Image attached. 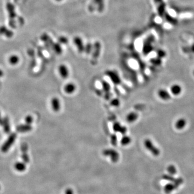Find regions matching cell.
Wrapping results in <instances>:
<instances>
[{
	"instance_id": "obj_8",
	"label": "cell",
	"mask_w": 194,
	"mask_h": 194,
	"mask_svg": "<svg viewBox=\"0 0 194 194\" xmlns=\"http://www.w3.org/2000/svg\"><path fill=\"white\" fill-rule=\"evenodd\" d=\"M51 106L53 111L58 112L61 109V102L59 99L57 97H53L51 100Z\"/></svg>"
},
{
	"instance_id": "obj_15",
	"label": "cell",
	"mask_w": 194,
	"mask_h": 194,
	"mask_svg": "<svg viewBox=\"0 0 194 194\" xmlns=\"http://www.w3.org/2000/svg\"><path fill=\"white\" fill-rule=\"evenodd\" d=\"M130 142H131V137L127 135H124L121 138L120 143L123 146L128 145L130 143Z\"/></svg>"
},
{
	"instance_id": "obj_23",
	"label": "cell",
	"mask_w": 194,
	"mask_h": 194,
	"mask_svg": "<svg viewBox=\"0 0 194 194\" xmlns=\"http://www.w3.org/2000/svg\"><path fill=\"white\" fill-rule=\"evenodd\" d=\"M190 48H191L192 52L194 53V44L193 45L191 46V47Z\"/></svg>"
},
{
	"instance_id": "obj_7",
	"label": "cell",
	"mask_w": 194,
	"mask_h": 194,
	"mask_svg": "<svg viewBox=\"0 0 194 194\" xmlns=\"http://www.w3.org/2000/svg\"><path fill=\"white\" fill-rule=\"evenodd\" d=\"M170 92L173 96H178L182 93V86L178 84H173L170 88Z\"/></svg>"
},
{
	"instance_id": "obj_4",
	"label": "cell",
	"mask_w": 194,
	"mask_h": 194,
	"mask_svg": "<svg viewBox=\"0 0 194 194\" xmlns=\"http://www.w3.org/2000/svg\"><path fill=\"white\" fill-rule=\"evenodd\" d=\"M58 72L61 77L63 79H66L69 77L70 71L68 67L65 65H61L58 68Z\"/></svg>"
},
{
	"instance_id": "obj_18",
	"label": "cell",
	"mask_w": 194,
	"mask_h": 194,
	"mask_svg": "<svg viewBox=\"0 0 194 194\" xmlns=\"http://www.w3.org/2000/svg\"><path fill=\"white\" fill-rule=\"evenodd\" d=\"M176 171H177L176 168L173 165H170L168 167V171L171 175H174V174H176Z\"/></svg>"
},
{
	"instance_id": "obj_13",
	"label": "cell",
	"mask_w": 194,
	"mask_h": 194,
	"mask_svg": "<svg viewBox=\"0 0 194 194\" xmlns=\"http://www.w3.org/2000/svg\"><path fill=\"white\" fill-rule=\"evenodd\" d=\"M3 122L2 126L3 127L4 132L5 133H9L10 132V126L9 119L8 117H5L3 119Z\"/></svg>"
},
{
	"instance_id": "obj_12",
	"label": "cell",
	"mask_w": 194,
	"mask_h": 194,
	"mask_svg": "<svg viewBox=\"0 0 194 194\" xmlns=\"http://www.w3.org/2000/svg\"><path fill=\"white\" fill-rule=\"evenodd\" d=\"M28 145L27 143H24L22 144V145L21 146V150L23 152V154H22V158L23 159L24 161L26 162H28L29 160V157L28 156V154L27 153V150H28Z\"/></svg>"
},
{
	"instance_id": "obj_22",
	"label": "cell",
	"mask_w": 194,
	"mask_h": 194,
	"mask_svg": "<svg viewBox=\"0 0 194 194\" xmlns=\"http://www.w3.org/2000/svg\"><path fill=\"white\" fill-rule=\"evenodd\" d=\"M3 119L1 117V113H0V126L3 125Z\"/></svg>"
},
{
	"instance_id": "obj_21",
	"label": "cell",
	"mask_w": 194,
	"mask_h": 194,
	"mask_svg": "<svg viewBox=\"0 0 194 194\" xmlns=\"http://www.w3.org/2000/svg\"><path fill=\"white\" fill-rule=\"evenodd\" d=\"M115 141L117 142V137L115 135H113L112 137H111V142H112V143H114V141Z\"/></svg>"
},
{
	"instance_id": "obj_25",
	"label": "cell",
	"mask_w": 194,
	"mask_h": 194,
	"mask_svg": "<svg viewBox=\"0 0 194 194\" xmlns=\"http://www.w3.org/2000/svg\"></svg>"
},
{
	"instance_id": "obj_9",
	"label": "cell",
	"mask_w": 194,
	"mask_h": 194,
	"mask_svg": "<svg viewBox=\"0 0 194 194\" xmlns=\"http://www.w3.org/2000/svg\"><path fill=\"white\" fill-rule=\"evenodd\" d=\"M32 129V126L31 125L24 124V125H20L17 126L16 127V131L19 133H25L28 132L31 130Z\"/></svg>"
},
{
	"instance_id": "obj_20",
	"label": "cell",
	"mask_w": 194,
	"mask_h": 194,
	"mask_svg": "<svg viewBox=\"0 0 194 194\" xmlns=\"http://www.w3.org/2000/svg\"><path fill=\"white\" fill-rule=\"evenodd\" d=\"M103 88L105 89L107 91H108L110 89V85L108 84V83H104L103 84Z\"/></svg>"
},
{
	"instance_id": "obj_19",
	"label": "cell",
	"mask_w": 194,
	"mask_h": 194,
	"mask_svg": "<svg viewBox=\"0 0 194 194\" xmlns=\"http://www.w3.org/2000/svg\"><path fill=\"white\" fill-rule=\"evenodd\" d=\"M24 120H25V122L26 124L31 125L33 122V117L31 115H28L27 116H26V117H25Z\"/></svg>"
},
{
	"instance_id": "obj_1",
	"label": "cell",
	"mask_w": 194,
	"mask_h": 194,
	"mask_svg": "<svg viewBox=\"0 0 194 194\" xmlns=\"http://www.w3.org/2000/svg\"><path fill=\"white\" fill-rule=\"evenodd\" d=\"M144 146L146 148L149 150L154 156H158L160 154V150L154 145L153 141L150 139H146L145 140Z\"/></svg>"
},
{
	"instance_id": "obj_17",
	"label": "cell",
	"mask_w": 194,
	"mask_h": 194,
	"mask_svg": "<svg viewBox=\"0 0 194 194\" xmlns=\"http://www.w3.org/2000/svg\"><path fill=\"white\" fill-rule=\"evenodd\" d=\"M18 61H19V58L18 57L16 56H12L9 58V63L13 65L17 64Z\"/></svg>"
},
{
	"instance_id": "obj_14",
	"label": "cell",
	"mask_w": 194,
	"mask_h": 194,
	"mask_svg": "<svg viewBox=\"0 0 194 194\" xmlns=\"http://www.w3.org/2000/svg\"><path fill=\"white\" fill-rule=\"evenodd\" d=\"M111 79L113 81V83H115V84H117L119 83L120 81V78L118 76L117 74L116 73L114 72H111L109 73V74Z\"/></svg>"
},
{
	"instance_id": "obj_2",
	"label": "cell",
	"mask_w": 194,
	"mask_h": 194,
	"mask_svg": "<svg viewBox=\"0 0 194 194\" xmlns=\"http://www.w3.org/2000/svg\"><path fill=\"white\" fill-rule=\"evenodd\" d=\"M16 137H17V134L15 133H12L10 134L9 136L8 139L5 141V142L3 143V145L1 147V150L5 153L9 150V148L11 147V146L13 145L14 142L16 140Z\"/></svg>"
},
{
	"instance_id": "obj_3",
	"label": "cell",
	"mask_w": 194,
	"mask_h": 194,
	"mask_svg": "<svg viewBox=\"0 0 194 194\" xmlns=\"http://www.w3.org/2000/svg\"><path fill=\"white\" fill-rule=\"evenodd\" d=\"M158 97L160 99L164 101L169 100L171 99L170 93L166 89H158Z\"/></svg>"
},
{
	"instance_id": "obj_16",
	"label": "cell",
	"mask_w": 194,
	"mask_h": 194,
	"mask_svg": "<svg viewBox=\"0 0 194 194\" xmlns=\"http://www.w3.org/2000/svg\"><path fill=\"white\" fill-rule=\"evenodd\" d=\"M15 168L16 169L18 170V171H23L25 169V166L23 163L22 162H17L16 163L15 165Z\"/></svg>"
},
{
	"instance_id": "obj_5",
	"label": "cell",
	"mask_w": 194,
	"mask_h": 194,
	"mask_svg": "<svg viewBox=\"0 0 194 194\" xmlns=\"http://www.w3.org/2000/svg\"><path fill=\"white\" fill-rule=\"evenodd\" d=\"M77 86L76 84L72 82L66 84L64 87V91L68 94H72L76 91Z\"/></svg>"
},
{
	"instance_id": "obj_10",
	"label": "cell",
	"mask_w": 194,
	"mask_h": 194,
	"mask_svg": "<svg viewBox=\"0 0 194 194\" xmlns=\"http://www.w3.org/2000/svg\"><path fill=\"white\" fill-rule=\"evenodd\" d=\"M113 130L115 132H120L121 133H126L127 129L125 127H123L120 125L119 122H115L113 126Z\"/></svg>"
},
{
	"instance_id": "obj_24",
	"label": "cell",
	"mask_w": 194,
	"mask_h": 194,
	"mask_svg": "<svg viewBox=\"0 0 194 194\" xmlns=\"http://www.w3.org/2000/svg\"><path fill=\"white\" fill-rule=\"evenodd\" d=\"M3 71H2L1 70H0V77L3 76Z\"/></svg>"
},
{
	"instance_id": "obj_11",
	"label": "cell",
	"mask_w": 194,
	"mask_h": 194,
	"mask_svg": "<svg viewBox=\"0 0 194 194\" xmlns=\"http://www.w3.org/2000/svg\"><path fill=\"white\" fill-rule=\"evenodd\" d=\"M138 119V114L135 112H131L126 116V120L129 123H133Z\"/></svg>"
},
{
	"instance_id": "obj_6",
	"label": "cell",
	"mask_w": 194,
	"mask_h": 194,
	"mask_svg": "<svg viewBox=\"0 0 194 194\" xmlns=\"http://www.w3.org/2000/svg\"><path fill=\"white\" fill-rule=\"evenodd\" d=\"M187 121L185 118L180 117L175 122L174 126L175 128L178 130H182L184 129L186 126Z\"/></svg>"
}]
</instances>
